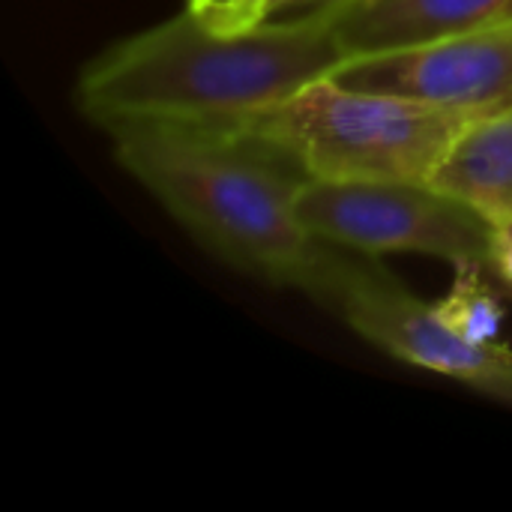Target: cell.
<instances>
[{"mask_svg": "<svg viewBox=\"0 0 512 512\" xmlns=\"http://www.w3.org/2000/svg\"><path fill=\"white\" fill-rule=\"evenodd\" d=\"M432 186L489 222L512 216V105L471 117L447 147Z\"/></svg>", "mask_w": 512, "mask_h": 512, "instance_id": "7", "label": "cell"}, {"mask_svg": "<svg viewBox=\"0 0 512 512\" xmlns=\"http://www.w3.org/2000/svg\"><path fill=\"white\" fill-rule=\"evenodd\" d=\"M117 162L210 252L273 285L321 300L339 252L297 216L312 180L270 138L237 123H123Z\"/></svg>", "mask_w": 512, "mask_h": 512, "instance_id": "1", "label": "cell"}, {"mask_svg": "<svg viewBox=\"0 0 512 512\" xmlns=\"http://www.w3.org/2000/svg\"><path fill=\"white\" fill-rule=\"evenodd\" d=\"M345 51L324 9L222 33L189 9L96 54L75 81L78 111L102 126L237 123L333 75Z\"/></svg>", "mask_w": 512, "mask_h": 512, "instance_id": "2", "label": "cell"}, {"mask_svg": "<svg viewBox=\"0 0 512 512\" xmlns=\"http://www.w3.org/2000/svg\"><path fill=\"white\" fill-rule=\"evenodd\" d=\"M324 12L351 60L468 33L510 15L512 0H339Z\"/></svg>", "mask_w": 512, "mask_h": 512, "instance_id": "6", "label": "cell"}, {"mask_svg": "<svg viewBox=\"0 0 512 512\" xmlns=\"http://www.w3.org/2000/svg\"><path fill=\"white\" fill-rule=\"evenodd\" d=\"M297 216L318 240L363 255L414 252L453 267L492 261V222L432 183L306 180Z\"/></svg>", "mask_w": 512, "mask_h": 512, "instance_id": "4", "label": "cell"}, {"mask_svg": "<svg viewBox=\"0 0 512 512\" xmlns=\"http://www.w3.org/2000/svg\"><path fill=\"white\" fill-rule=\"evenodd\" d=\"M273 0H186V9L213 30L240 33L270 21Z\"/></svg>", "mask_w": 512, "mask_h": 512, "instance_id": "9", "label": "cell"}, {"mask_svg": "<svg viewBox=\"0 0 512 512\" xmlns=\"http://www.w3.org/2000/svg\"><path fill=\"white\" fill-rule=\"evenodd\" d=\"M471 117L477 114L345 87L327 75L237 126L288 150L312 180L432 183Z\"/></svg>", "mask_w": 512, "mask_h": 512, "instance_id": "3", "label": "cell"}, {"mask_svg": "<svg viewBox=\"0 0 512 512\" xmlns=\"http://www.w3.org/2000/svg\"><path fill=\"white\" fill-rule=\"evenodd\" d=\"M330 3H339V0H273L270 3V15L276 12H285V9H297V6H312V9H324Z\"/></svg>", "mask_w": 512, "mask_h": 512, "instance_id": "11", "label": "cell"}, {"mask_svg": "<svg viewBox=\"0 0 512 512\" xmlns=\"http://www.w3.org/2000/svg\"><path fill=\"white\" fill-rule=\"evenodd\" d=\"M489 267L498 273V279L510 288L512 294V216L492 222V261Z\"/></svg>", "mask_w": 512, "mask_h": 512, "instance_id": "10", "label": "cell"}, {"mask_svg": "<svg viewBox=\"0 0 512 512\" xmlns=\"http://www.w3.org/2000/svg\"><path fill=\"white\" fill-rule=\"evenodd\" d=\"M321 300L396 360L512 402V348L468 342L441 318L438 306L417 300L378 264L339 255Z\"/></svg>", "mask_w": 512, "mask_h": 512, "instance_id": "5", "label": "cell"}, {"mask_svg": "<svg viewBox=\"0 0 512 512\" xmlns=\"http://www.w3.org/2000/svg\"><path fill=\"white\" fill-rule=\"evenodd\" d=\"M480 273H483V264H462L450 294L435 306L441 318L459 336H465L468 342L486 345V342H498L504 303L498 300L495 288H489Z\"/></svg>", "mask_w": 512, "mask_h": 512, "instance_id": "8", "label": "cell"}]
</instances>
